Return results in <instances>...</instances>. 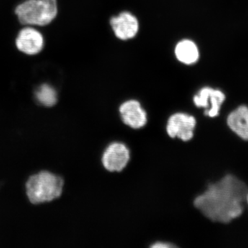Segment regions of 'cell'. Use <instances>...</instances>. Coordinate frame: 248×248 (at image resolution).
<instances>
[{"instance_id": "cell-1", "label": "cell", "mask_w": 248, "mask_h": 248, "mask_svg": "<svg viewBox=\"0 0 248 248\" xmlns=\"http://www.w3.org/2000/svg\"><path fill=\"white\" fill-rule=\"evenodd\" d=\"M248 192L244 182L232 174H227L210 184L205 192L196 197L194 205L211 221L228 223L244 212Z\"/></svg>"}, {"instance_id": "cell-2", "label": "cell", "mask_w": 248, "mask_h": 248, "mask_svg": "<svg viewBox=\"0 0 248 248\" xmlns=\"http://www.w3.org/2000/svg\"><path fill=\"white\" fill-rule=\"evenodd\" d=\"M63 181L46 171L32 176L27 183V195L32 203L50 202L62 195Z\"/></svg>"}, {"instance_id": "cell-3", "label": "cell", "mask_w": 248, "mask_h": 248, "mask_svg": "<svg viewBox=\"0 0 248 248\" xmlns=\"http://www.w3.org/2000/svg\"><path fill=\"white\" fill-rule=\"evenodd\" d=\"M23 24L45 26L50 24L58 14L56 0H27L16 10Z\"/></svg>"}, {"instance_id": "cell-4", "label": "cell", "mask_w": 248, "mask_h": 248, "mask_svg": "<svg viewBox=\"0 0 248 248\" xmlns=\"http://www.w3.org/2000/svg\"><path fill=\"white\" fill-rule=\"evenodd\" d=\"M197 124L195 117L184 112H177L169 117L166 125V131L171 138H179L188 141L194 137V130Z\"/></svg>"}, {"instance_id": "cell-5", "label": "cell", "mask_w": 248, "mask_h": 248, "mask_svg": "<svg viewBox=\"0 0 248 248\" xmlns=\"http://www.w3.org/2000/svg\"><path fill=\"white\" fill-rule=\"evenodd\" d=\"M130 158L128 147L121 142H113L103 153L102 164L110 172H121L126 167Z\"/></svg>"}, {"instance_id": "cell-6", "label": "cell", "mask_w": 248, "mask_h": 248, "mask_svg": "<svg viewBox=\"0 0 248 248\" xmlns=\"http://www.w3.org/2000/svg\"><path fill=\"white\" fill-rule=\"evenodd\" d=\"M225 99L226 95L220 90L204 87L194 96L193 102L196 107L205 108V115L215 117L219 115L220 109Z\"/></svg>"}, {"instance_id": "cell-7", "label": "cell", "mask_w": 248, "mask_h": 248, "mask_svg": "<svg viewBox=\"0 0 248 248\" xmlns=\"http://www.w3.org/2000/svg\"><path fill=\"white\" fill-rule=\"evenodd\" d=\"M110 25L116 37L122 40L133 39L138 34L140 27L138 19L128 11L111 18Z\"/></svg>"}, {"instance_id": "cell-8", "label": "cell", "mask_w": 248, "mask_h": 248, "mask_svg": "<svg viewBox=\"0 0 248 248\" xmlns=\"http://www.w3.org/2000/svg\"><path fill=\"white\" fill-rule=\"evenodd\" d=\"M120 113L124 124L130 128H143L148 122L147 113L141 104L135 99L123 103L120 107Z\"/></svg>"}, {"instance_id": "cell-9", "label": "cell", "mask_w": 248, "mask_h": 248, "mask_svg": "<svg viewBox=\"0 0 248 248\" xmlns=\"http://www.w3.org/2000/svg\"><path fill=\"white\" fill-rule=\"evenodd\" d=\"M44 37L39 31L32 28H25L19 32L16 40L17 48L23 53L34 55L44 48Z\"/></svg>"}, {"instance_id": "cell-10", "label": "cell", "mask_w": 248, "mask_h": 248, "mask_svg": "<svg viewBox=\"0 0 248 248\" xmlns=\"http://www.w3.org/2000/svg\"><path fill=\"white\" fill-rule=\"evenodd\" d=\"M227 124L230 128L246 141H248V107L241 106L228 115Z\"/></svg>"}, {"instance_id": "cell-11", "label": "cell", "mask_w": 248, "mask_h": 248, "mask_svg": "<svg viewBox=\"0 0 248 248\" xmlns=\"http://www.w3.org/2000/svg\"><path fill=\"white\" fill-rule=\"evenodd\" d=\"M176 58L186 65H192L198 61L200 50L193 41L183 40L176 45L174 49Z\"/></svg>"}, {"instance_id": "cell-12", "label": "cell", "mask_w": 248, "mask_h": 248, "mask_svg": "<svg viewBox=\"0 0 248 248\" xmlns=\"http://www.w3.org/2000/svg\"><path fill=\"white\" fill-rule=\"evenodd\" d=\"M37 100L46 107H53L58 100L55 90L48 84L41 86L36 92Z\"/></svg>"}, {"instance_id": "cell-13", "label": "cell", "mask_w": 248, "mask_h": 248, "mask_svg": "<svg viewBox=\"0 0 248 248\" xmlns=\"http://www.w3.org/2000/svg\"><path fill=\"white\" fill-rule=\"evenodd\" d=\"M153 248H176L175 245L170 244L169 242H156L151 246Z\"/></svg>"}, {"instance_id": "cell-14", "label": "cell", "mask_w": 248, "mask_h": 248, "mask_svg": "<svg viewBox=\"0 0 248 248\" xmlns=\"http://www.w3.org/2000/svg\"><path fill=\"white\" fill-rule=\"evenodd\" d=\"M246 202H248V195H247V197H246Z\"/></svg>"}]
</instances>
